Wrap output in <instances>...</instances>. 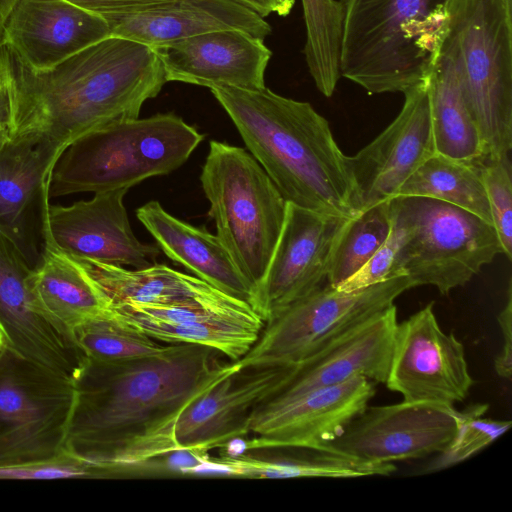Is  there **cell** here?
I'll use <instances>...</instances> for the list:
<instances>
[{"mask_svg": "<svg viewBox=\"0 0 512 512\" xmlns=\"http://www.w3.org/2000/svg\"><path fill=\"white\" fill-rule=\"evenodd\" d=\"M208 346L171 344L155 356L104 361L86 357L73 380L75 400L64 450L111 477L178 449L184 410L241 367Z\"/></svg>", "mask_w": 512, "mask_h": 512, "instance_id": "cell-1", "label": "cell"}, {"mask_svg": "<svg viewBox=\"0 0 512 512\" xmlns=\"http://www.w3.org/2000/svg\"><path fill=\"white\" fill-rule=\"evenodd\" d=\"M0 74L11 96L10 133L36 135L63 150L93 129L138 118L167 82L153 48L115 36L44 70L4 45Z\"/></svg>", "mask_w": 512, "mask_h": 512, "instance_id": "cell-2", "label": "cell"}, {"mask_svg": "<svg viewBox=\"0 0 512 512\" xmlns=\"http://www.w3.org/2000/svg\"><path fill=\"white\" fill-rule=\"evenodd\" d=\"M210 90L287 202L347 218L357 214L346 155L310 103L266 87Z\"/></svg>", "mask_w": 512, "mask_h": 512, "instance_id": "cell-3", "label": "cell"}, {"mask_svg": "<svg viewBox=\"0 0 512 512\" xmlns=\"http://www.w3.org/2000/svg\"><path fill=\"white\" fill-rule=\"evenodd\" d=\"M451 0H339L340 76L369 94L404 93L426 80L448 27Z\"/></svg>", "mask_w": 512, "mask_h": 512, "instance_id": "cell-4", "label": "cell"}, {"mask_svg": "<svg viewBox=\"0 0 512 512\" xmlns=\"http://www.w3.org/2000/svg\"><path fill=\"white\" fill-rule=\"evenodd\" d=\"M173 113L93 129L68 144L50 176L49 198L129 189L182 166L204 139Z\"/></svg>", "mask_w": 512, "mask_h": 512, "instance_id": "cell-5", "label": "cell"}, {"mask_svg": "<svg viewBox=\"0 0 512 512\" xmlns=\"http://www.w3.org/2000/svg\"><path fill=\"white\" fill-rule=\"evenodd\" d=\"M451 58L485 158L512 148V0H451L440 48ZM484 158V159H485Z\"/></svg>", "mask_w": 512, "mask_h": 512, "instance_id": "cell-6", "label": "cell"}, {"mask_svg": "<svg viewBox=\"0 0 512 512\" xmlns=\"http://www.w3.org/2000/svg\"><path fill=\"white\" fill-rule=\"evenodd\" d=\"M200 181L216 236L255 289L280 237L287 201L249 152L219 141L209 143Z\"/></svg>", "mask_w": 512, "mask_h": 512, "instance_id": "cell-7", "label": "cell"}, {"mask_svg": "<svg viewBox=\"0 0 512 512\" xmlns=\"http://www.w3.org/2000/svg\"><path fill=\"white\" fill-rule=\"evenodd\" d=\"M390 207L402 231L396 271L413 287L448 294L503 253L493 225L465 209L424 197H394Z\"/></svg>", "mask_w": 512, "mask_h": 512, "instance_id": "cell-8", "label": "cell"}, {"mask_svg": "<svg viewBox=\"0 0 512 512\" xmlns=\"http://www.w3.org/2000/svg\"><path fill=\"white\" fill-rule=\"evenodd\" d=\"M410 288L413 285L405 275L353 291L324 284L266 322L239 363L241 367L296 365L383 312Z\"/></svg>", "mask_w": 512, "mask_h": 512, "instance_id": "cell-9", "label": "cell"}, {"mask_svg": "<svg viewBox=\"0 0 512 512\" xmlns=\"http://www.w3.org/2000/svg\"><path fill=\"white\" fill-rule=\"evenodd\" d=\"M74 400L72 380L6 346L0 356V468L64 452Z\"/></svg>", "mask_w": 512, "mask_h": 512, "instance_id": "cell-10", "label": "cell"}, {"mask_svg": "<svg viewBox=\"0 0 512 512\" xmlns=\"http://www.w3.org/2000/svg\"><path fill=\"white\" fill-rule=\"evenodd\" d=\"M404 401L454 407L473 385L464 347L439 326L433 303L397 323L385 382Z\"/></svg>", "mask_w": 512, "mask_h": 512, "instance_id": "cell-11", "label": "cell"}, {"mask_svg": "<svg viewBox=\"0 0 512 512\" xmlns=\"http://www.w3.org/2000/svg\"><path fill=\"white\" fill-rule=\"evenodd\" d=\"M33 272L18 246L0 231V335L14 352L73 381L86 356L72 332L41 306Z\"/></svg>", "mask_w": 512, "mask_h": 512, "instance_id": "cell-12", "label": "cell"}, {"mask_svg": "<svg viewBox=\"0 0 512 512\" xmlns=\"http://www.w3.org/2000/svg\"><path fill=\"white\" fill-rule=\"evenodd\" d=\"M348 219L287 202L280 237L251 303L264 323L324 285L334 242Z\"/></svg>", "mask_w": 512, "mask_h": 512, "instance_id": "cell-13", "label": "cell"}, {"mask_svg": "<svg viewBox=\"0 0 512 512\" xmlns=\"http://www.w3.org/2000/svg\"><path fill=\"white\" fill-rule=\"evenodd\" d=\"M454 407L402 403L366 407L332 441L334 452L374 463H392L442 452L458 426Z\"/></svg>", "mask_w": 512, "mask_h": 512, "instance_id": "cell-14", "label": "cell"}, {"mask_svg": "<svg viewBox=\"0 0 512 512\" xmlns=\"http://www.w3.org/2000/svg\"><path fill=\"white\" fill-rule=\"evenodd\" d=\"M429 77L403 93L402 109L384 131L346 156L356 213L396 197L405 180L435 153Z\"/></svg>", "mask_w": 512, "mask_h": 512, "instance_id": "cell-15", "label": "cell"}, {"mask_svg": "<svg viewBox=\"0 0 512 512\" xmlns=\"http://www.w3.org/2000/svg\"><path fill=\"white\" fill-rule=\"evenodd\" d=\"M127 189L94 193L69 206L48 205L45 245L77 259L142 269L156 263L157 245L134 235L123 203Z\"/></svg>", "mask_w": 512, "mask_h": 512, "instance_id": "cell-16", "label": "cell"}, {"mask_svg": "<svg viewBox=\"0 0 512 512\" xmlns=\"http://www.w3.org/2000/svg\"><path fill=\"white\" fill-rule=\"evenodd\" d=\"M375 382L357 376L290 400L262 403L252 414L246 449L321 447L335 439L375 395Z\"/></svg>", "mask_w": 512, "mask_h": 512, "instance_id": "cell-17", "label": "cell"}, {"mask_svg": "<svg viewBox=\"0 0 512 512\" xmlns=\"http://www.w3.org/2000/svg\"><path fill=\"white\" fill-rule=\"evenodd\" d=\"M62 151L36 135L11 133L0 151V231L32 268L45 247L50 176Z\"/></svg>", "mask_w": 512, "mask_h": 512, "instance_id": "cell-18", "label": "cell"}, {"mask_svg": "<svg viewBox=\"0 0 512 512\" xmlns=\"http://www.w3.org/2000/svg\"><path fill=\"white\" fill-rule=\"evenodd\" d=\"M293 365L240 367L193 401L176 424L179 448H221L248 434L252 414L276 395Z\"/></svg>", "mask_w": 512, "mask_h": 512, "instance_id": "cell-19", "label": "cell"}, {"mask_svg": "<svg viewBox=\"0 0 512 512\" xmlns=\"http://www.w3.org/2000/svg\"><path fill=\"white\" fill-rule=\"evenodd\" d=\"M166 81L256 90L272 56L264 40L240 30H219L153 48Z\"/></svg>", "mask_w": 512, "mask_h": 512, "instance_id": "cell-20", "label": "cell"}, {"mask_svg": "<svg viewBox=\"0 0 512 512\" xmlns=\"http://www.w3.org/2000/svg\"><path fill=\"white\" fill-rule=\"evenodd\" d=\"M397 323L396 306L392 304L309 358L293 365L287 382L267 401L290 400L357 376L385 384Z\"/></svg>", "mask_w": 512, "mask_h": 512, "instance_id": "cell-21", "label": "cell"}, {"mask_svg": "<svg viewBox=\"0 0 512 512\" xmlns=\"http://www.w3.org/2000/svg\"><path fill=\"white\" fill-rule=\"evenodd\" d=\"M102 17L110 36L151 48L219 30H240L262 40L272 31L262 16L235 0H169Z\"/></svg>", "mask_w": 512, "mask_h": 512, "instance_id": "cell-22", "label": "cell"}, {"mask_svg": "<svg viewBox=\"0 0 512 512\" xmlns=\"http://www.w3.org/2000/svg\"><path fill=\"white\" fill-rule=\"evenodd\" d=\"M110 36L107 21L66 0H18L5 25V45L44 70Z\"/></svg>", "mask_w": 512, "mask_h": 512, "instance_id": "cell-23", "label": "cell"}, {"mask_svg": "<svg viewBox=\"0 0 512 512\" xmlns=\"http://www.w3.org/2000/svg\"><path fill=\"white\" fill-rule=\"evenodd\" d=\"M136 215L167 257L217 290L251 306L254 288L216 235L174 217L158 201L141 206Z\"/></svg>", "mask_w": 512, "mask_h": 512, "instance_id": "cell-24", "label": "cell"}, {"mask_svg": "<svg viewBox=\"0 0 512 512\" xmlns=\"http://www.w3.org/2000/svg\"><path fill=\"white\" fill-rule=\"evenodd\" d=\"M72 258V257H70ZM100 291L108 307L124 304L176 305L188 303L234 304L243 302L213 286L165 264L142 269L72 258Z\"/></svg>", "mask_w": 512, "mask_h": 512, "instance_id": "cell-25", "label": "cell"}, {"mask_svg": "<svg viewBox=\"0 0 512 512\" xmlns=\"http://www.w3.org/2000/svg\"><path fill=\"white\" fill-rule=\"evenodd\" d=\"M395 470L392 463L367 462L325 447H270L247 450L235 457L210 458L201 474L253 479L349 478L389 475Z\"/></svg>", "mask_w": 512, "mask_h": 512, "instance_id": "cell-26", "label": "cell"}, {"mask_svg": "<svg viewBox=\"0 0 512 512\" xmlns=\"http://www.w3.org/2000/svg\"><path fill=\"white\" fill-rule=\"evenodd\" d=\"M430 116L435 153L478 163L485 158L476 123L463 96L453 61L439 53L429 77Z\"/></svg>", "mask_w": 512, "mask_h": 512, "instance_id": "cell-27", "label": "cell"}, {"mask_svg": "<svg viewBox=\"0 0 512 512\" xmlns=\"http://www.w3.org/2000/svg\"><path fill=\"white\" fill-rule=\"evenodd\" d=\"M32 286L43 309L70 331L109 309L82 268L47 244L34 268Z\"/></svg>", "mask_w": 512, "mask_h": 512, "instance_id": "cell-28", "label": "cell"}, {"mask_svg": "<svg viewBox=\"0 0 512 512\" xmlns=\"http://www.w3.org/2000/svg\"><path fill=\"white\" fill-rule=\"evenodd\" d=\"M118 318L166 344L190 343L213 348L230 361H239L257 341L262 318L254 314L210 322H167L119 308H109Z\"/></svg>", "mask_w": 512, "mask_h": 512, "instance_id": "cell-29", "label": "cell"}, {"mask_svg": "<svg viewBox=\"0 0 512 512\" xmlns=\"http://www.w3.org/2000/svg\"><path fill=\"white\" fill-rule=\"evenodd\" d=\"M396 197L440 200L465 209L492 224L490 206L477 163L462 162L434 153L405 180Z\"/></svg>", "mask_w": 512, "mask_h": 512, "instance_id": "cell-30", "label": "cell"}, {"mask_svg": "<svg viewBox=\"0 0 512 512\" xmlns=\"http://www.w3.org/2000/svg\"><path fill=\"white\" fill-rule=\"evenodd\" d=\"M306 39L303 53L316 88L331 97L340 76L342 10L339 0H301Z\"/></svg>", "mask_w": 512, "mask_h": 512, "instance_id": "cell-31", "label": "cell"}, {"mask_svg": "<svg viewBox=\"0 0 512 512\" xmlns=\"http://www.w3.org/2000/svg\"><path fill=\"white\" fill-rule=\"evenodd\" d=\"M391 227L390 200L369 206L349 218L332 248L328 284L337 287L366 264L387 240Z\"/></svg>", "mask_w": 512, "mask_h": 512, "instance_id": "cell-32", "label": "cell"}, {"mask_svg": "<svg viewBox=\"0 0 512 512\" xmlns=\"http://www.w3.org/2000/svg\"><path fill=\"white\" fill-rule=\"evenodd\" d=\"M71 332L86 357L104 361L160 355L171 346L127 324L110 309L78 324Z\"/></svg>", "mask_w": 512, "mask_h": 512, "instance_id": "cell-33", "label": "cell"}, {"mask_svg": "<svg viewBox=\"0 0 512 512\" xmlns=\"http://www.w3.org/2000/svg\"><path fill=\"white\" fill-rule=\"evenodd\" d=\"M487 409V404L479 403L459 412L458 426L452 440L426 471L435 472L467 460L510 428V420L483 418Z\"/></svg>", "mask_w": 512, "mask_h": 512, "instance_id": "cell-34", "label": "cell"}, {"mask_svg": "<svg viewBox=\"0 0 512 512\" xmlns=\"http://www.w3.org/2000/svg\"><path fill=\"white\" fill-rule=\"evenodd\" d=\"M490 206L492 224L503 254L512 258V180L509 156L478 162Z\"/></svg>", "mask_w": 512, "mask_h": 512, "instance_id": "cell-35", "label": "cell"}, {"mask_svg": "<svg viewBox=\"0 0 512 512\" xmlns=\"http://www.w3.org/2000/svg\"><path fill=\"white\" fill-rule=\"evenodd\" d=\"M110 472L66 451L44 461L0 468V479L110 478Z\"/></svg>", "mask_w": 512, "mask_h": 512, "instance_id": "cell-36", "label": "cell"}, {"mask_svg": "<svg viewBox=\"0 0 512 512\" xmlns=\"http://www.w3.org/2000/svg\"><path fill=\"white\" fill-rule=\"evenodd\" d=\"M401 243L402 231L398 225L392 222L387 240L375 254L356 273L335 288L341 291H353L403 276L398 275L396 271V260Z\"/></svg>", "mask_w": 512, "mask_h": 512, "instance_id": "cell-37", "label": "cell"}, {"mask_svg": "<svg viewBox=\"0 0 512 512\" xmlns=\"http://www.w3.org/2000/svg\"><path fill=\"white\" fill-rule=\"evenodd\" d=\"M502 336L503 347L495 358L494 368L497 374L504 379H511L512 374V294L511 283L508 287V298L506 306L497 317Z\"/></svg>", "mask_w": 512, "mask_h": 512, "instance_id": "cell-38", "label": "cell"}, {"mask_svg": "<svg viewBox=\"0 0 512 512\" xmlns=\"http://www.w3.org/2000/svg\"><path fill=\"white\" fill-rule=\"evenodd\" d=\"M86 11L100 16L141 9L142 7L169 0H66Z\"/></svg>", "mask_w": 512, "mask_h": 512, "instance_id": "cell-39", "label": "cell"}, {"mask_svg": "<svg viewBox=\"0 0 512 512\" xmlns=\"http://www.w3.org/2000/svg\"><path fill=\"white\" fill-rule=\"evenodd\" d=\"M12 102L9 90L5 83L0 81V128L12 125Z\"/></svg>", "mask_w": 512, "mask_h": 512, "instance_id": "cell-40", "label": "cell"}, {"mask_svg": "<svg viewBox=\"0 0 512 512\" xmlns=\"http://www.w3.org/2000/svg\"><path fill=\"white\" fill-rule=\"evenodd\" d=\"M18 0H0V48L5 45V25Z\"/></svg>", "mask_w": 512, "mask_h": 512, "instance_id": "cell-41", "label": "cell"}, {"mask_svg": "<svg viewBox=\"0 0 512 512\" xmlns=\"http://www.w3.org/2000/svg\"><path fill=\"white\" fill-rule=\"evenodd\" d=\"M235 1L252 9L256 13H258L260 16H262L263 18L269 16L273 12L270 0H235Z\"/></svg>", "mask_w": 512, "mask_h": 512, "instance_id": "cell-42", "label": "cell"}, {"mask_svg": "<svg viewBox=\"0 0 512 512\" xmlns=\"http://www.w3.org/2000/svg\"><path fill=\"white\" fill-rule=\"evenodd\" d=\"M273 12L278 16L285 17L290 14L295 0H270Z\"/></svg>", "mask_w": 512, "mask_h": 512, "instance_id": "cell-43", "label": "cell"}, {"mask_svg": "<svg viewBox=\"0 0 512 512\" xmlns=\"http://www.w3.org/2000/svg\"><path fill=\"white\" fill-rule=\"evenodd\" d=\"M9 137H10V128L9 127L0 128V151Z\"/></svg>", "mask_w": 512, "mask_h": 512, "instance_id": "cell-44", "label": "cell"}, {"mask_svg": "<svg viewBox=\"0 0 512 512\" xmlns=\"http://www.w3.org/2000/svg\"><path fill=\"white\" fill-rule=\"evenodd\" d=\"M5 347H6L5 341H4L3 337L0 335V356H1L2 352L4 351Z\"/></svg>", "mask_w": 512, "mask_h": 512, "instance_id": "cell-45", "label": "cell"}, {"mask_svg": "<svg viewBox=\"0 0 512 512\" xmlns=\"http://www.w3.org/2000/svg\"><path fill=\"white\" fill-rule=\"evenodd\" d=\"M0 81H1V74H0Z\"/></svg>", "mask_w": 512, "mask_h": 512, "instance_id": "cell-46", "label": "cell"}]
</instances>
